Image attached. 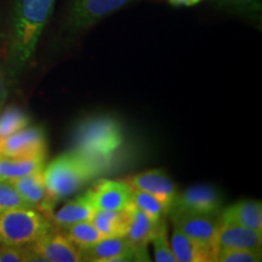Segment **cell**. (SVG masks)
<instances>
[{
    "label": "cell",
    "mask_w": 262,
    "mask_h": 262,
    "mask_svg": "<svg viewBox=\"0 0 262 262\" xmlns=\"http://www.w3.org/2000/svg\"><path fill=\"white\" fill-rule=\"evenodd\" d=\"M55 0H15L10 27L9 56L21 70L34 55L39 38L54 10Z\"/></svg>",
    "instance_id": "1"
},
{
    "label": "cell",
    "mask_w": 262,
    "mask_h": 262,
    "mask_svg": "<svg viewBox=\"0 0 262 262\" xmlns=\"http://www.w3.org/2000/svg\"><path fill=\"white\" fill-rule=\"evenodd\" d=\"M124 141L123 127L119 120L111 116L85 118L75 126L73 150L93 164L97 172L111 165L114 153Z\"/></svg>",
    "instance_id": "2"
},
{
    "label": "cell",
    "mask_w": 262,
    "mask_h": 262,
    "mask_svg": "<svg viewBox=\"0 0 262 262\" xmlns=\"http://www.w3.org/2000/svg\"><path fill=\"white\" fill-rule=\"evenodd\" d=\"M98 175L93 164L74 150L58 156L44 168V181L47 188V211L49 219L55 205L78 192L91 179Z\"/></svg>",
    "instance_id": "3"
},
{
    "label": "cell",
    "mask_w": 262,
    "mask_h": 262,
    "mask_svg": "<svg viewBox=\"0 0 262 262\" xmlns=\"http://www.w3.org/2000/svg\"><path fill=\"white\" fill-rule=\"evenodd\" d=\"M52 228L50 220L34 208H15L0 214V244L26 247Z\"/></svg>",
    "instance_id": "4"
},
{
    "label": "cell",
    "mask_w": 262,
    "mask_h": 262,
    "mask_svg": "<svg viewBox=\"0 0 262 262\" xmlns=\"http://www.w3.org/2000/svg\"><path fill=\"white\" fill-rule=\"evenodd\" d=\"M130 2L133 0H72L66 15L64 29L70 34L86 31Z\"/></svg>",
    "instance_id": "5"
},
{
    "label": "cell",
    "mask_w": 262,
    "mask_h": 262,
    "mask_svg": "<svg viewBox=\"0 0 262 262\" xmlns=\"http://www.w3.org/2000/svg\"><path fill=\"white\" fill-rule=\"evenodd\" d=\"M221 203L217 189L211 185L201 183L178 193L168 214L171 217L180 215H214L220 211Z\"/></svg>",
    "instance_id": "6"
},
{
    "label": "cell",
    "mask_w": 262,
    "mask_h": 262,
    "mask_svg": "<svg viewBox=\"0 0 262 262\" xmlns=\"http://www.w3.org/2000/svg\"><path fill=\"white\" fill-rule=\"evenodd\" d=\"M48 141L40 126H26L0 140V156L18 158L47 155Z\"/></svg>",
    "instance_id": "7"
},
{
    "label": "cell",
    "mask_w": 262,
    "mask_h": 262,
    "mask_svg": "<svg viewBox=\"0 0 262 262\" xmlns=\"http://www.w3.org/2000/svg\"><path fill=\"white\" fill-rule=\"evenodd\" d=\"M29 248L41 258L49 262H79L83 261L79 248L72 243L63 232L51 228Z\"/></svg>",
    "instance_id": "8"
},
{
    "label": "cell",
    "mask_w": 262,
    "mask_h": 262,
    "mask_svg": "<svg viewBox=\"0 0 262 262\" xmlns=\"http://www.w3.org/2000/svg\"><path fill=\"white\" fill-rule=\"evenodd\" d=\"M83 261H141L139 254L125 237H104L96 244L80 250Z\"/></svg>",
    "instance_id": "9"
},
{
    "label": "cell",
    "mask_w": 262,
    "mask_h": 262,
    "mask_svg": "<svg viewBox=\"0 0 262 262\" xmlns=\"http://www.w3.org/2000/svg\"><path fill=\"white\" fill-rule=\"evenodd\" d=\"M172 222L175 228L180 229L193 241L198 242L203 247L214 251V239L216 231L221 224L219 214L214 215H180L173 216Z\"/></svg>",
    "instance_id": "10"
},
{
    "label": "cell",
    "mask_w": 262,
    "mask_h": 262,
    "mask_svg": "<svg viewBox=\"0 0 262 262\" xmlns=\"http://www.w3.org/2000/svg\"><path fill=\"white\" fill-rule=\"evenodd\" d=\"M90 196L96 210H118L131 204L133 188L129 183L102 180L91 188Z\"/></svg>",
    "instance_id": "11"
},
{
    "label": "cell",
    "mask_w": 262,
    "mask_h": 262,
    "mask_svg": "<svg viewBox=\"0 0 262 262\" xmlns=\"http://www.w3.org/2000/svg\"><path fill=\"white\" fill-rule=\"evenodd\" d=\"M129 185L135 191L147 192L155 195L163 203L168 212L178 194L175 183L163 170H148V171L137 173L130 180Z\"/></svg>",
    "instance_id": "12"
},
{
    "label": "cell",
    "mask_w": 262,
    "mask_h": 262,
    "mask_svg": "<svg viewBox=\"0 0 262 262\" xmlns=\"http://www.w3.org/2000/svg\"><path fill=\"white\" fill-rule=\"evenodd\" d=\"M262 244V231L244 227L234 224L221 222L216 231L214 247L220 249H255L260 250Z\"/></svg>",
    "instance_id": "13"
},
{
    "label": "cell",
    "mask_w": 262,
    "mask_h": 262,
    "mask_svg": "<svg viewBox=\"0 0 262 262\" xmlns=\"http://www.w3.org/2000/svg\"><path fill=\"white\" fill-rule=\"evenodd\" d=\"M95 212L96 208L94 206L90 193L88 191L85 194L66 203L56 212H52L49 220L60 229H66L78 222L91 221Z\"/></svg>",
    "instance_id": "14"
},
{
    "label": "cell",
    "mask_w": 262,
    "mask_h": 262,
    "mask_svg": "<svg viewBox=\"0 0 262 262\" xmlns=\"http://www.w3.org/2000/svg\"><path fill=\"white\" fill-rule=\"evenodd\" d=\"M159 222L160 221H153L145 212L139 210L137 208L134 209L133 219H131L129 231H127L125 238L139 254L141 261H149L147 245L152 241Z\"/></svg>",
    "instance_id": "15"
},
{
    "label": "cell",
    "mask_w": 262,
    "mask_h": 262,
    "mask_svg": "<svg viewBox=\"0 0 262 262\" xmlns=\"http://www.w3.org/2000/svg\"><path fill=\"white\" fill-rule=\"evenodd\" d=\"M133 203L118 210H96L91 222L103 237H125L134 214Z\"/></svg>",
    "instance_id": "16"
},
{
    "label": "cell",
    "mask_w": 262,
    "mask_h": 262,
    "mask_svg": "<svg viewBox=\"0 0 262 262\" xmlns=\"http://www.w3.org/2000/svg\"><path fill=\"white\" fill-rule=\"evenodd\" d=\"M11 185L22 199L45 216L47 211V188L44 181V170L11 180Z\"/></svg>",
    "instance_id": "17"
},
{
    "label": "cell",
    "mask_w": 262,
    "mask_h": 262,
    "mask_svg": "<svg viewBox=\"0 0 262 262\" xmlns=\"http://www.w3.org/2000/svg\"><path fill=\"white\" fill-rule=\"evenodd\" d=\"M172 254L180 262H211L215 261V253L193 241L180 229L175 228L171 237Z\"/></svg>",
    "instance_id": "18"
},
{
    "label": "cell",
    "mask_w": 262,
    "mask_h": 262,
    "mask_svg": "<svg viewBox=\"0 0 262 262\" xmlns=\"http://www.w3.org/2000/svg\"><path fill=\"white\" fill-rule=\"evenodd\" d=\"M224 224H234L262 231V205L261 202L242 201L228 206L220 215Z\"/></svg>",
    "instance_id": "19"
},
{
    "label": "cell",
    "mask_w": 262,
    "mask_h": 262,
    "mask_svg": "<svg viewBox=\"0 0 262 262\" xmlns=\"http://www.w3.org/2000/svg\"><path fill=\"white\" fill-rule=\"evenodd\" d=\"M45 160L47 155L18 158L0 156V178L3 181H11L22 176L41 171L45 168Z\"/></svg>",
    "instance_id": "20"
},
{
    "label": "cell",
    "mask_w": 262,
    "mask_h": 262,
    "mask_svg": "<svg viewBox=\"0 0 262 262\" xmlns=\"http://www.w3.org/2000/svg\"><path fill=\"white\" fill-rule=\"evenodd\" d=\"M64 231L67 232L66 234L71 239L72 243L77 248H79V250L89 248L104 238L91 221L78 222V224H74L66 228Z\"/></svg>",
    "instance_id": "21"
},
{
    "label": "cell",
    "mask_w": 262,
    "mask_h": 262,
    "mask_svg": "<svg viewBox=\"0 0 262 262\" xmlns=\"http://www.w3.org/2000/svg\"><path fill=\"white\" fill-rule=\"evenodd\" d=\"M31 123V118L17 106H9L0 112V140L24 129Z\"/></svg>",
    "instance_id": "22"
},
{
    "label": "cell",
    "mask_w": 262,
    "mask_h": 262,
    "mask_svg": "<svg viewBox=\"0 0 262 262\" xmlns=\"http://www.w3.org/2000/svg\"><path fill=\"white\" fill-rule=\"evenodd\" d=\"M131 203L139 210L145 212L153 221L163 220L164 216L168 215V210H166L163 203L159 199H157L155 195L149 194L147 192L133 189V199H131Z\"/></svg>",
    "instance_id": "23"
},
{
    "label": "cell",
    "mask_w": 262,
    "mask_h": 262,
    "mask_svg": "<svg viewBox=\"0 0 262 262\" xmlns=\"http://www.w3.org/2000/svg\"><path fill=\"white\" fill-rule=\"evenodd\" d=\"M153 247H155V260L157 262H176L173 256L170 242L168 238V227L166 222L160 220L158 228H157L155 235L152 237Z\"/></svg>",
    "instance_id": "24"
},
{
    "label": "cell",
    "mask_w": 262,
    "mask_h": 262,
    "mask_svg": "<svg viewBox=\"0 0 262 262\" xmlns=\"http://www.w3.org/2000/svg\"><path fill=\"white\" fill-rule=\"evenodd\" d=\"M41 261L34 251L28 245H6L0 244V262H27Z\"/></svg>",
    "instance_id": "25"
},
{
    "label": "cell",
    "mask_w": 262,
    "mask_h": 262,
    "mask_svg": "<svg viewBox=\"0 0 262 262\" xmlns=\"http://www.w3.org/2000/svg\"><path fill=\"white\" fill-rule=\"evenodd\" d=\"M219 262H257L261 261V249H220L216 251Z\"/></svg>",
    "instance_id": "26"
},
{
    "label": "cell",
    "mask_w": 262,
    "mask_h": 262,
    "mask_svg": "<svg viewBox=\"0 0 262 262\" xmlns=\"http://www.w3.org/2000/svg\"><path fill=\"white\" fill-rule=\"evenodd\" d=\"M31 208L10 181H0V214L10 209Z\"/></svg>",
    "instance_id": "27"
},
{
    "label": "cell",
    "mask_w": 262,
    "mask_h": 262,
    "mask_svg": "<svg viewBox=\"0 0 262 262\" xmlns=\"http://www.w3.org/2000/svg\"><path fill=\"white\" fill-rule=\"evenodd\" d=\"M221 2L245 15L256 16L261 11L260 0H221Z\"/></svg>",
    "instance_id": "28"
},
{
    "label": "cell",
    "mask_w": 262,
    "mask_h": 262,
    "mask_svg": "<svg viewBox=\"0 0 262 262\" xmlns=\"http://www.w3.org/2000/svg\"><path fill=\"white\" fill-rule=\"evenodd\" d=\"M172 5H183V6H191L194 5L196 3H199L201 0H169Z\"/></svg>",
    "instance_id": "29"
},
{
    "label": "cell",
    "mask_w": 262,
    "mask_h": 262,
    "mask_svg": "<svg viewBox=\"0 0 262 262\" xmlns=\"http://www.w3.org/2000/svg\"><path fill=\"white\" fill-rule=\"evenodd\" d=\"M3 93H4V81H3V77L0 74V100H2Z\"/></svg>",
    "instance_id": "30"
},
{
    "label": "cell",
    "mask_w": 262,
    "mask_h": 262,
    "mask_svg": "<svg viewBox=\"0 0 262 262\" xmlns=\"http://www.w3.org/2000/svg\"><path fill=\"white\" fill-rule=\"evenodd\" d=\"M0 181H3V180H2V178H0Z\"/></svg>",
    "instance_id": "31"
}]
</instances>
